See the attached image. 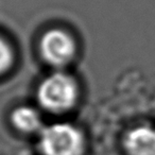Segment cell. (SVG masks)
Returning a JSON list of instances; mask_svg holds the SVG:
<instances>
[{
    "label": "cell",
    "instance_id": "cell-1",
    "mask_svg": "<svg viewBox=\"0 0 155 155\" xmlns=\"http://www.w3.org/2000/svg\"><path fill=\"white\" fill-rule=\"evenodd\" d=\"M36 99L39 105L51 114L66 113L79 99V86L71 75L56 71L39 83Z\"/></svg>",
    "mask_w": 155,
    "mask_h": 155
},
{
    "label": "cell",
    "instance_id": "cell-2",
    "mask_svg": "<svg viewBox=\"0 0 155 155\" xmlns=\"http://www.w3.org/2000/svg\"><path fill=\"white\" fill-rule=\"evenodd\" d=\"M38 146L43 155H82L85 139L77 127L56 122L41 129Z\"/></svg>",
    "mask_w": 155,
    "mask_h": 155
},
{
    "label": "cell",
    "instance_id": "cell-3",
    "mask_svg": "<svg viewBox=\"0 0 155 155\" xmlns=\"http://www.w3.org/2000/svg\"><path fill=\"white\" fill-rule=\"evenodd\" d=\"M39 54L48 65L61 68L68 65L77 54L73 37L62 29H50L39 39Z\"/></svg>",
    "mask_w": 155,
    "mask_h": 155
},
{
    "label": "cell",
    "instance_id": "cell-4",
    "mask_svg": "<svg viewBox=\"0 0 155 155\" xmlns=\"http://www.w3.org/2000/svg\"><path fill=\"white\" fill-rule=\"evenodd\" d=\"M123 146L130 155H155V129L141 125L130 130Z\"/></svg>",
    "mask_w": 155,
    "mask_h": 155
},
{
    "label": "cell",
    "instance_id": "cell-5",
    "mask_svg": "<svg viewBox=\"0 0 155 155\" xmlns=\"http://www.w3.org/2000/svg\"><path fill=\"white\" fill-rule=\"evenodd\" d=\"M11 121L15 129L27 134L41 132L44 127L39 113L35 108L27 105L16 107L12 112Z\"/></svg>",
    "mask_w": 155,
    "mask_h": 155
},
{
    "label": "cell",
    "instance_id": "cell-6",
    "mask_svg": "<svg viewBox=\"0 0 155 155\" xmlns=\"http://www.w3.org/2000/svg\"><path fill=\"white\" fill-rule=\"evenodd\" d=\"M14 62V52L10 44L0 36V74L11 68Z\"/></svg>",
    "mask_w": 155,
    "mask_h": 155
}]
</instances>
